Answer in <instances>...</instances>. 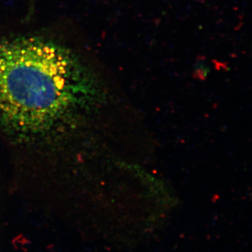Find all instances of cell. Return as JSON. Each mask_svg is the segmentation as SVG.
Segmentation results:
<instances>
[{
	"label": "cell",
	"instance_id": "obj_1",
	"mask_svg": "<svg viewBox=\"0 0 252 252\" xmlns=\"http://www.w3.org/2000/svg\"><path fill=\"white\" fill-rule=\"evenodd\" d=\"M103 93L94 69L62 43L43 36L0 38V122L18 135L54 132Z\"/></svg>",
	"mask_w": 252,
	"mask_h": 252
},
{
	"label": "cell",
	"instance_id": "obj_2",
	"mask_svg": "<svg viewBox=\"0 0 252 252\" xmlns=\"http://www.w3.org/2000/svg\"><path fill=\"white\" fill-rule=\"evenodd\" d=\"M36 0H29V9H28L27 19L32 18L34 14V8H35Z\"/></svg>",
	"mask_w": 252,
	"mask_h": 252
}]
</instances>
